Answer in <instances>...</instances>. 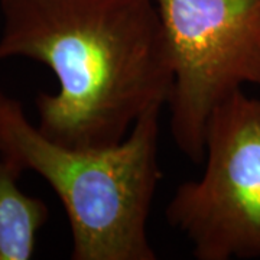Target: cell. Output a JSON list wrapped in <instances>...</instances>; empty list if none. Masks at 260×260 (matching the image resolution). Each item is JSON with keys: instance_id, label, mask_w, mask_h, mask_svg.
<instances>
[{"instance_id": "5", "label": "cell", "mask_w": 260, "mask_h": 260, "mask_svg": "<svg viewBox=\"0 0 260 260\" xmlns=\"http://www.w3.org/2000/svg\"><path fill=\"white\" fill-rule=\"evenodd\" d=\"M22 172L0 146V260L30 259L37 247L38 233L49 217L42 200L19 188Z\"/></svg>"}, {"instance_id": "1", "label": "cell", "mask_w": 260, "mask_h": 260, "mask_svg": "<svg viewBox=\"0 0 260 260\" xmlns=\"http://www.w3.org/2000/svg\"><path fill=\"white\" fill-rule=\"evenodd\" d=\"M0 62L29 58L55 74L37 97L38 129L74 149L126 139L168 106L172 54L155 0H0Z\"/></svg>"}, {"instance_id": "3", "label": "cell", "mask_w": 260, "mask_h": 260, "mask_svg": "<svg viewBox=\"0 0 260 260\" xmlns=\"http://www.w3.org/2000/svg\"><path fill=\"white\" fill-rule=\"evenodd\" d=\"M155 3L174 64L171 135L186 158L201 164L211 112L244 85L260 88V0Z\"/></svg>"}, {"instance_id": "2", "label": "cell", "mask_w": 260, "mask_h": 260, "mask_svg": "<svg viewBox=\"0 0 260 260\" xmlns=\"http://www.w3.org/2000/svg\"><path fill=\"white\" fill-rule=\"evenodd\" d=\"M159 116L146 113L120 143L74 149L48 139L22 104L0 90V146L22 171H35L64 205L71 259L155 260L148 220L162 179Z\"/></svg>"}, {"instance_id": "4", "label": "cell", "mask_w": 260, "mask_h": 260, "mask_svg": "<svg viewBox=\"0 0 260 260\" xmlns=\"http://www.w3.org/2000/svg\"><path fill=\"white\" fill-rule=\"evenodd\" d=\"M203 162L168 203V223L195 259H260V97L239 90L214 109Z\"/></svg>"}]
</instances>
